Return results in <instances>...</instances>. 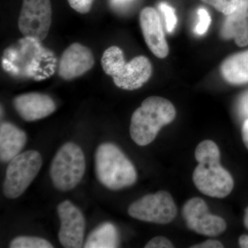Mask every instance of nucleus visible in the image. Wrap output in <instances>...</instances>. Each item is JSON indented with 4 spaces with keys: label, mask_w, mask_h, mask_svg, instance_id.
<instances>
[{
    "label": "nucleus",
    "mask_w": 248,
    "mask_h": 248,
    "mask_svg": "<svg viewBox=\"0 0 248 248\" xmlns=\"http://www.w3.org/2000/svg\"><path fill=\"white\" fill-rule=\"evenodd\" d=\"M240 247L243 248H248V235H242L240 236L239 239Z\"/></svg>",
    "instance_id": "obj_27"
},
{
    "label": "nucleus",
    "mask_w": 248,
    "mask_h": 248,
    "mask_svg": "<svg viewBox=\"0 0 248 248\" xmlns=\"http://www.w3.org/2000/svg\"><path fill=\"white\" fill-rule=\"evenodd\" d=\"M72 9L81 14H88L92 8L94 0H68Z\"/></svg>",
    "instance_id": "obj_22"
},
{
    "label": "nucleus",
    "mask_w": 248,
    "mask_h": 248,
    "mask_svg": "<svg viewBox=\"0 0 248 248\" xmlns=\"http://www.w3.org/2000/svg\"><path fill=\"white\" fill-rule=\"evenodd\" d=\"M11 248H53L49 241L35 236H20L15 238L9 245Z\"/></svg>",
    "instance_id": "obj_18"
},
{
    "label": "nucleus",
    "mask_w": 248,
    "mask_h": 248,
    "mask_svg": "<svg viewBox=\"0 0 248 248\" xmlns=\"http://www.w3.org/2000/svg\"><path fill=\"white\" fill-rule=\"evenodd\" d=\"M244 225L245 227L248 230V207L246 208V212H245Z\"/></svg>",
    "instance_id": "obj_28"
},
{
    "label": "nucleus",
    "mask_w": 248,
    "mask_h": 248,
    "mask_svg": "<svg viewBox=\"0 0 248 248\" xmlns=\"http://www.w3.org/2000/svg\"><path fill=\"white\" fill-rule=\"evenodd\" d=\"M199 21L195 29L196 34L198 35H203L208 31L211 24V17L207 10L200 8L197 11Z\"/></svg>",
    "instance_id": "obj_21"
},
{
    "label": "nucleus",
    "mask_w": 248,
    "mask_h": 248,
    "mask_svg": "<svg viewBox=\"0 0 248 248\" xmlns=\"http://www.w3.org/2000/svg\"><path fill=\"white\" fill-rule=\"evenodd\" d=\"M14 108L24 121L34 122L51 115L57 107L50 96L40 93L20 94L14 99Z\"/></svg>",
    "instance_id": "obj_13"
},
{
    "label": "nucleus",
    "mask_w": 248,
    "mask_h": 248,
    "mask_svg": "<svg viewBox=\"0 0 248 248\" xmlns=\"http://www.w3.org/2000/svg\"><path fill=\"white\" fill-rule=\"evenodd\" d=\"M130 0H112V2L115 4H123L124 3L128 2Z\"/></svg>",
    "instance_id": "obj_29"
},
{
    "label": "nucleus",
    "mask_w": 248,
    "mask_h": 248,
    "mask_svg": "<svg viewBox=\"0 0 248 248\" xmlns=\"http://www.w3.org/2000/svg\"><path fill=\"white\" fill-rule=\"evenodd\" d=\"M184 219L189 229L204 236H218L227 228L226 222L222 217L209 213L208 205L204 201L194 204Z\"/></svg>",
    "instance_id": "obj_12"
},
{
    "label": "nucleus",
    "mask_w": 248,
    "mask_h": 248,
    "mask_svg": "<svg viewBox=\"0 0 248 248\" xmlns=\"http://www.w3.org/2000/svg\"><path fill=\"white\" fill-rule=\"evenodd\" d=\"M199 162L192 174L197 188L203 195L215 198H225L234 188L231 173L220 164V151L211 140L201 142L195 151Z\"/></svg>",
    "instance_id": "obj_1"
},
{
    "label": "nucleus",
    "mask_w": 248,
    "mask_h": 248,
    "mask_svg": "<svg viewBox=\"0 0 248 248\" xmlns=\"http://www.w3.org/2000/svg\"><path fill=\"white\" fill-rule=\"evenodd\" d=\"M128 213L136 219L157 224L171 223L177 215V208L172 195L160 190L135 201L128 207Z\"/></svg>",
    "instance_id": "obj_7"
},
{
    "label": "nucleus",
    "mask_w": 248,
    "mask_h": 248,
    "mask_svg": "<svg viewBox=\"0 0 248 248\" xmlns=\"http://www.w3.org/2000/svg\"><path fill=\"white\" fill-rule=\"evenodd\" d=\"M140 24L145 42L152 53L158 58H166L169 53V47L157 11L152 7L142 9Z\"/></svg>",
    "instance_id": "obj_11"
},
{
    "label": "nucleus",
    "mask_w": 248,
    "mask_h": 248,
    "mask_svg": "<svg viewBox=\"0 0 248 248\" xmlns=\"http://www.w3.org/2000/svg\"><path fill=\"white\" fill-rule=\"evenodd\" d=\"M120 245V235L115 225L102 223L93 230L86 239L85 248H115Z\"/></svg>",
    "instance_id": "obj_17"
},
{
    "label": "nucleus",
    "mask_w": 248,
    "mask_h": 248,
    "mask_svg": "<svg viewBox=\"0 0 248 248\" xmlns=\"http://www.w3.org/2000/svg\"><path fill=\"white\" fill-rule=\"evenodd\" d=\"M42 166V156L36 151L24 152L9 161L3 184L5 197L11 200L20 197L37 177Z\"/></svg>",
    "instance_id": "obj_6"
},
{
    "label": "nucleus",
    "mask_w": 248,
    "mask_h": 248,
    "mask_svg": "<svg viewBox=\"0 0 248 248\" xmlns=\"http://www.w3.org/2000/svg\"><path fill=\"white\" fill-rule=\"evenodd\" d=\"M101 63L103 70L112 77L116 86L126 91L140 89L153 73V66L146 57L140 55L126 62L123 50L116 46L104 51Z\"/></svg>",
    "instance_id": "obj_4"
},
{
    "label": "nucleus",
    "mask_w": 248,
    "mask_h": 248,
    "mask_svg": "<svg viewBox=\"0 0 248 248\" xmlns=\"http://www.w3.org/2000/svg\"><path fill=\"white\" fill-rule=\"evenodd\" d=\"M176 114L175 108L168 99L158 96L146 98L132 115V140L138 146L150 144L163 127L174 121Z\"/></svg>",
    "instance_id": "obj_2"
},
{
    "label": "nucleus",
    "mask_w": 248,
    "mask_h": 248,
    "mask_svg": "<svg viewBox=\"0 0 248 248\" xmlns=\"http://www.w3.org/2000/svg\"><path fill=\"white\" fill-rule=\"evenodd\" d=\"M239 110L241 115L247 120L248 119V91L244 93L240 97Z\"/></svg>",
    "instance_id": "obj_24"
},
{
    "label": "nucleus",
    "mask_w": 248,
    "mask_h": 248,
    "mask_svg": "<svg viewBox=\"0 0 248 248\" xmlns=\"http://www.w3.org/2000/svg\"><path fill=\"white\" fill-rule=\"evenodd\" d=\"M57 210L60 221V244L66 248L82 247L86 221L81 210L68 200L59 204Z\"/></svg>",
    "instance_id": "obj_9"
},
{
    "label": "nucleus",
    "mask_w": 248,
    "mask_h": 248,
    "mask_svg": "<svg viewBox=\"0 0 248 248\" xmlns=\"http://www.w3.org/2000/svg\"><path fill=\"white\" fill-rule=\"evenodd\" d=\"M241 132H242L243 141H244L245 146L248 149V119L245 120Z\"/></svg>",
    "instance_id": "obj_26"
},
{
    "label": "nucleus",
    "mask_w": 248,
    "mask_h": 248,
    "mask_svg": "<svg viewBox=\"0 0 248 248\" xmlns=\"http://www.w3.org/2000/svg\"><path fill=\"white\" fill-rule=\"evenodd\" d=\"M86 170L84 152L76 143L67 142L57 152L50 169L54 187L62 192L74 189Z\"/></svg>",
    "instance_id": "obj_5"
},
{
    "label": "nucleus",
    "mask_w": 248,
    "mask_h": 248,
    "mask_svg": "<svg viewBox=\"0 0 248 248\" xmlns=\"http://www.w3.org/2000/svg\"><path fill=\"white\" fill-rule=\"evenodd\" d=\"M223 245L217 240L209 239L200 244L192 246V248H223Z\"/></svg>",
    "instance_id": "obj_25"
},
{
    "label": "nucleus",
    "mask_w": 248,
    "mask_h": 248,
    "mask_svg": "<svg viewBox=\"0 0 248 248\" xmlns=\"http://www.w3.org/2000/svg\"><path fill=\"white\" fill-rule=\"evenodd\" d=\"M27 134L10 122H2L0 125V159L9 162L20 154L26 143Z\"/></svg>",
    "instance_id": "obj_15"
},
{
    "label": "nucleus",
    "mask_w": 248,
    "mask_h": 248,
    "mask_svg": "<svg viewBox=\"0 0 248 248\" xmlns=\"http://www.w3.org/2000/svg\"><path fill=\"white\" fill-rule=\"evenodd\" d=\"M222 76L232 84L248 83V50L233 54L222 62Z\"/></svg>",
    "instance_id": "obj_16"
},
{
    "label": "nucleus",
    "mask_w": 248,
    "mask_h": 248,
    "mask_svg": "<svg viewBox=\"0 0 248 248\" xmlns=\"http://www.w3.org/2000/svg\"><path fill=\"white\" fill-rule=\"evenodd\" d=\"M159 9L164 16L166 30L169 32H172L177 24V17L175 11L172 6L166 4V2L160 3Z\"/></svg>",
    "instance_id": "obj_20"
},
{
    "label": "nucleus",
    "mask_w": 248,
    "mask_h": 248,
    "mask_svg": "<svg viewBox=\"0 0 248 248\" xmlns=\"http://www.w3.org/2000/svg\"><path fill=\"white\" fill-rule=\"evenodd\" d=\"M174 246L167 238L162 236H155L147 243L145 248H173Z\"/></svg>",
    "instance_id": "obj_23"
},
{
    "label": "nucleus",
    "mask_w": 248,
    "mask_h": 248,
    "mask_svg": "<svg viewBox=\"0 0 248 248\" xmlns=\"http://www.w3.org/2000/svg\"><path fill=\"white\" fill-rule=\"evenodd\" d=\"M51 23L50 0H23L18 28L24 37L42 42L48 35Z\"/></svg>",
    "instance_id": "obj_8"
},
{
    "label": "nucleus",
    "mask_w": 248,
    "mask_h": 248,
    "mask_svg": "<svg viewBox=\"0 0 248 248\" xmlns=\"http://www.w3.org/2000/svg\"><path fill=\"white\" fill-rule=\"evenodd\" d=\"M205 4L213 6L225 16L232 14L237 7L239 0H202Z\"/></svg>",
    "instance_id": "obj_19"
},
{
    "label": "nucleus",
    "mask_w": 248,
    "mask_h": 248,
    "mask_svg": "<svg viewBox=\"0 0 248 248\" xmlns=\"http://www.w3.org/2000/svg\"><path fill=\"white\" fill-rule=\"evenodd\" d=\"M94 64L92 51L81 44L73 43L62 53L59 62L58 74L62 79L70 81L83 76Z\"/></svg>",
    "instance_id": "obj_10"
},
{
    "label": "nucleus",
    "mask_w": 248,
    "mask_h": 248,
    "mask_svg": "<svg viewBox=\"0 0 248 248\" xmlns=\"http://www.w3.org/2000/svg\"><path fill=\"white\" fill-rule=\"evenodd\" d=\"M95 174L101 184L111 190L133 186L138 179L136 169L118 146L103 143L95 153Z\"/></svg>",
    "instance_id": "obj_3"
},
{
    "label": "nucleus",
    "mask_w": 248,
    "mask_h": 248,
    "mask_svg": "<svg viewBox=\"0 0 248 248\" xmlns=\"http://www.w3.org/2000/svg\"><path fill=\"white\" fill-rule=\"evenodd\" d=\"M221 35L225 40L233 39L240 47L248 46V0H239L234 12L227 16Z\"/></svg>",
    "instance_id": "obj_14"
}]
</instances>
